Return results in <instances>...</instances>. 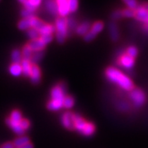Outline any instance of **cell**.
<instances>
[{
  "label": "cell",
  "instance_id": "obj_1",
  "mask_svg": "<svg viewBox=\"0 0 148 148\" xmlns=\"http://www.w3.org/2000/svg\"><path fill=\"white\" fill-rule=\"evenodd\" d=\"M105 74L110 82L116 84L121 88L129 92L134 89V83L132 79L119 70L110 66L106 70Z\"/></svg>",
  "mask_w": 148,
  "mask_h": 148
},
{
  "label": "cell",
  "instance_id": "obj_2",
  "mask_svg": "<svg viewBox=\"0 0 148 148\" xmlns=\"http://www.w3.org/2000/svg\"><path fill=\"white\" fill-rule=\"evenodd\" d=\"M74 125L75 129L85 136H91L95 131L94 124L86 121L78 114H74Z\"/></svg>",
  "mask_w": 148,
  "mask_h": 148
},
{
  "label": "cell",
  "instance_id": "obj_3",
  "mask_svg": "<svg viewBox=\"0 0 148 148\" xmlns=\"http://www.w3.org/2000/svg\"><path fill=\"white\" fill-rule=\"evenodd\" d=\"M55 29H56V39L58 42L63 44L67 36V20L66 18L60 17L56 20L55 22Z\"/></svg>",
  "mask_w": 148,
  "mask_h": 148
},
{
  "label": "cell",
  "instance_id": "obj_4",
  "mask_svg": "<svg viewBox=\"0 0 148 148\" xmlns=\"http://www.w3.org/2000/svg\"><path fill=\"white\" fill-rule=\"evenodd\" d=\"M129 97L134 106L139 107L144 105L146 102V95L140 88H134L130 92Z\"/></svg>",
  "mask_w": 148,
  "mask_h": 148
},
{
  "label": "cell",
  "instance_id": "obj_5",
  "mask_svg": "<svg viewBox=\"0 0 148 148\" xmlns=\"http://www.w3.org/2000/svg\"><path fill=\"white\" fill-rule=\"evenodd\" d=\"M51 97L53 101H64L65 97V87L64 85H58L51 90Z\"/></svg>",
  "mask_w": 148,
  "mask_h": 148
},
{
  "label": "cell",
  "instance_id": "obj_6",
  "mask_svg": "<svg viewBox=\"0 0 148 148\" xmlns=\"http://www.w3.org/2000/svg\"><path fill=\"white\" fill-rule=\"evenodd\" d=\"M61 124L68 130L75 129L74 125V114L71 112H66L61 116Z\"/></svg>",
  "mask_w": 148,
  "mask_h": 148
},
{
  "label": "cell",
  "instance_id": "obj_7",
  "mask_svg": "<svg viewBox=\"0 0 148 148\" xmlns=\"http://www.w3.org/2000/svg\"><path fill=\"white\" fill-rule=\"evenodd\" d=\"M57 4H58V14H60V17L65 18V16L67 15L70 12L68 7V0H58Z\"/></svg>",
  "mask_w": 148,
  "mask_h": 148
},
{
  "label": "cell",
  "instance_id": "obj_8",
  "mask_svg": "<svg viewBox=\"0 0 148 148\" xmlns=\"http://www.w3.org/2000/svg\"><path fill=\"white\" fill-rule=\"evenodd\" d=\"M27 45L29 46V48L31 49L32 51H34V52H37V51H42L45 49V45L42 42V40L40 39H34V40H31L27 44Z\"/></svg>",
  "mask_w": 148,
  "mask_h": 148
},
{
  "label": "cell",
  "instance_id": "obj_9",
  "mask_svg": "<svg viewBox=\"0 0 148 148\" xmlns=\"http://www.w3.org/2000/svg\"><path fill=\"white\" fill-rule=\"evenodd\" d=\"M30 81L34 85H37L40 82L41 80V70L37 65H33L32 71L30 74Z\"/></svg>",
  "mask_w": 148,
  "mask_h": 148
},
{
  "label": "cell",
  "instance_id": "obj_10",
  "mask_svg": "<svg viewBox=\"0 0 148 148\" xmlns=\"http://www.w3.org/2000/svg\"><path fill=\"white\" fill-rule=\"evenodd\" d=\"M119 64L125 69H131L134 64V59L125 54L120 57Z\"/></svg>",
  "mask_w": 148,
  "mask_h": 148
},
{
  "label": "cell",
  "instance_id": "obj_11",
  "mask_svg": "<svg viewBox=\"0 0 148 148\" xmlns=\"http://www.w3.org/2000/svg\"><path fill=\"white\" fill-rule=\"evenodd\" d=\"M6 124L9 126V128H11L12 129V131L16 134L20 135V136H23L24 131L22 129V128L20 125L19 123H15L14 121H12L10 118H7L6 119Z\"/></svg>",
  "mask_w": 148,
  "mask_h": 148
},
{
  "label": "cell",
  "instance_id": "obj_12",
  "mask_svg": "<svg viewBox=\"0 0 148 148\" xmlns=\"http://www.w3.org/2000/svg\"><path fill=\"white\" fill-rule=\"evenodd\" d=\"M135 18L140 21L147 23L148 20V12L143 6L138 7L135 10Z\"/></svg>",
  "mask_w": 148,
  "mask_h": 148
},
{
  "label": "cell",
  "instance_id": "obj_13",
  "mask_svg": "<svg viewBox=\"0 0 148 148\" xmlns=\"http://www.w3.org/2000/svg\"><path fill=\"white\" fill-rule=\"evenodd\" d=\"M109 33L110 39L113 42H116L119 38V32L115 22H110L109 24Z\"/></svg>",
  "mask_w": 148,
  "mask_h": 148
},
{
  "label": "cell",
  "instance_id": "obj_14",
  "mask_svg": "<svg viewBox=\"0 0 148 148\" xmlns=\"http://www.w3.org/2000/svg\"><path fill=\"white\" fill-rule=\"evenodd\" d=\"M91 23L88 21H84L77 26L76 29V33L79 36H85L91 29Z\"/></svg>",
  "mask_w": 148,
  "mask_h": 148
},
{
  "label": "cell",
  "instance_id": "obj_15",
  "mask_svg": "<svg viewBox=\"0 0 148 148\" xmlns=\"http://www.w3.org/2000/svg\"><path fill=\"white\" fill-rule=\"evenodd\" d=\"M45 8L47 11L52 15H56L58 14V4L57 1L54 0H48L45 2Z\"/></svg>",
  "mask_w": 148,
  "mask_h": 148
},
{
  "label": "cell",
  "instance_id": "obj_16",
  "mask_svg": "<svg viewBox=\"0 0 148 148\" xmlns=\"http://www.w3.org/2000/svg\"><path fill=\"white\" fill-rule=\"evenodd\" d=\"M21 65L22 68V74H23V76H26V77L30 76L32 71V66H33V64L30 63V61L27 60H22Z\"/></svg>",
  "mask_w": 148,
  "mask_h": 148
},
{
  "label": "cell",
  "instance_id": "obj_17",
  "mask_svg": "<svg viewBox=\"0 0 148 148\" xmlns=\"http://www.w3.org/2000/svg\"><path fill=\"white\" fill-rule=\"evenodd\" d=\"M63 107V101H53L51 100L49 103H47V108L51 111L60 110Z\"/></svg>",
  "mask_w": 148,
  "mask_h": 148
},
{
  "label": "cell",
  "instance_id": "obj_18",
  "mask_svg": "<svg viewBox=\"0 0 148 148\" xmlns=\"http://www.w3.org/2000/svg\"><path fill=\"white\" fill-rule=\"evenodd\" d=\"M18 27L21 30H28L32 28V18L21 20L18 23Z\"/></svg>",
  "mask_w": 148,
  "mask_h": 148
},
{
  "label": "cell",
  "instance_id": "obj_19",
  "mask_svg": "<svg viewBox=\"0 0 148 148\" xmlns=\"http://www.w3.org/2000/svg\"><path fill=\"white\" fill-rule=\"evenodd\" d=\"M29 138L27 136H20L19 138H16L15 140H14V147L18 148L21 147H23L24 145H27V144H29Z\"/></svg>",
  "mask_w": 148,
  "mask_h": 148
},
{
  "label": "cell",
  "instance_id": "obj_20",
  "mask_svg": "<svg viewBox=\"0 0 148 148\" xmlns=\"http://www.w3.org/2000/svg\"><path fill=\"white\" fill-rule=\"evenodd\" d=\"M9 72L14 76H19L22 74V68L21 64H12L9 67Z\"/></svg>",
  "mask_w": 148,
  "mask_h": 148
},
{
  "label": "cell",
  "instance_id": "obj_21",
  "mask_svg": "<svg viewBox=\"0 0 148 148\" xmlns=\"http://www.w3.org/2000/svg\"><path fill=\"white\" fill-rule=\"evenodd\" d=\"M56 30L55 29V26L52 25V24H45V26L39 32L40 36H45V35H52V33Z\"/></svg>",
  "mask_w": 148,
  "mask_h": 148
},
{
  "label": "cell",
  "instance_id": "obj_22",
  "mask_svg": "<svg viewBox=\"0 0 148 148\" xmlns=\"http://www.w3.org/2000/svg\"><path fill=\"white\" fill-rule=\"evenodd\" d=\"M46 23L43 22L41 20L38 19L36 18H32V28L36 29L37 31L39 32L45 26Z\"/></svg>",
  "mask_w": 148,
  "mask_h": 148
},
{
  "label": "cell",
  "instance_id": "obj_23",
  "mask_svg": "<svg viewBox=\"0 0 148 148\" xmlns=\"http://www.w3.org/2000/svg\"><path fill=\"white\" fill-rule=\"evenodd\" d=\"M13 64H21L22 61V54L18 49H14L12 52L11 55Z\"/></svg>",
  "mask_w": 148,
  "mask_h": 148
},
{
  "label": "cell",
  "instance_id": "obj_24",
  "mask_svg": "<svg viewBox=\"0 0 148 148\" xmlns=\"http://www.w3.org/2000/svg\"><path fill=\"white\" fill-rule=\"evenodd\" d=\"M103 29V23H102L101 21H97L92 26V27H91V29H90V30H91L94 34L97 35V33H101Z\"/></svg>",
  "mask_w": 148,
  "mask_h": 148
},
{
  "label": "cell",
  "instance_id": "obj_25",
  "mask_svg": "<svg viewBox=\"0 0 148 148\" xmlns=\"http://www.w3.org/2000/svg\"><path fill=\"white\" fill-rule=\"evenodd\" d=\"M32 55H33V51H31V49H29L27 45H26L23 48V51H22V57H23V60H30Z\"/></svg>",
  "mask_w": 148,
  "mask_h": 148
},
{
  "label": "cell",
  "instance_id": "obj_26",
  "mask_svg": "<svg viewBox=\"0 0 148 148\" xmlns=\"http://www.w3.org/2000/svg\"><path fill=\"white\" fill-rule=\"evenodd\" d=\"M43 55H44L43 51H37V52H35L34 54H33L31 59H30L29 61H30V63L33 65H36V63H38L39 60H41L42 59Z\"/></svg>",
  "mask_w": 148,
  "mask_h": 148
},
{
  "label": "cell",
  "instance_id": "obj_27",
  "mask_svg": "<svg viewBox=\"0 0 148 148\" xmlns=\"http://www.w3.org/2000/svg\"><path fill=\"white\" fill-rule=\"evenodd\" d=\"M74 104V99L71 96H65L64 101H63V107L66 109L72 108Z\"/></svg>",
  "mask_w": 148,
  "mask_h": 148
},
{
  "label": "cell",
  "instance_id": "obj_28",
  "mask_svg": "<svg viewBox=\"0 0 148 148\" xmlns=\"http://www.w3.org/2000/svg\"><path fill=\"white\" fill-rule=\"evenodd\" d=\"M21 16L23 18V19H29V18H35V12L34 11H31L29 9H23L21 13Z\"/></svg>",
  "mask_w": 148,
  "mask_h": 148
},
{
  "label": "cell",
  "instance_id": "obj_29",
  "mask_svg": "<svg viewBox=\"0 0 148 148\" xmlns=\"http://www.w3.org/2000/svg\"><path fill=\"white\" fill-rule=\"evenodd\" d=\"M10 119H12V121H14L15 123H20L21 120L22 119V116H21V113L20 112V111L15 110L12 111V113H11V116H10Z\"/></svg>",
  "mask_w": 148,
  "mask_h": 148
},
{
  "label": "cell",
  "instance_id": "obj_30",
  "mask_svg": "<svg viewBox=\"0 0 148 148\" xmlns=\"http://www.w3.org/2000/svg\"><path fill=\"white\" fill-rule=\"evenodd\" d=\"M27 36L29 39H31V40H34V39H39L40 35H39V33L37 31L36 29H33V28H30L29 29L27 30Z\"/></svg>",
  "mask_w": 148,
  "mask_h": 148
},
{
  "label": "cell",
  "instance_id": "obj_31",
  "mask_svg": "<svg viewBox=\"0 0 148 148\" xmlns=\"http://www.w3.org/2000/svg\"><path fill=\"white\" fill-rule=\"evenodd\" d=\"M138 54V51L135 46H130L127 49V55L132 58L134 59V58H136Z\"/></svg>",
  "mask_w": 148,
  "mask_h": 148
},
{
  "label": "cell",
  "instance_id": "obj_32",
  "mask_svg": "<svg viewBox=\"0 0 148 148\" xmlns=\"http://www.w3.org/2000/svg\"><path fill=\"white\" fill-rule=\"evenodd\" d=\"M79 3L76 0H68V7L70 12H76L78 8Z\"/></svg>",
  "mask_w": 148,
  "mask_h": 148
},
{
  "label": "cell",
  "instance_id": "obj_33",
  "mask_svg": "<svg viewBox=\"0 0 148 148\" xmlns=\"http://www.w3.org/2000/svg\"><path fill=\"white\" fill-rule=\"evenodd\" d=\"M123 16L125 18H134L135 17V10L129 9V8H126L123 11Z\"/></svg>",
  "mask_w": 148,
  "mask_h": 148
},
{
  "label": "cell",
  "instance_id": "obj_34",
  "mask_svg": "<svg viewBox=\"0 0 148 148\" xmlns=\"http://www.w3.org/2000/svg\"><path fill=\"white\" fill-rule=\"evenodd\" d=\"M124 3L126 4L128 6V8L132 10H136L138 8V2L134 0H125L124 1Z\"/></svg>",
  "mask_w": 148,
  "mask_h": 148
},
{
  "label": "cell",
  "instance_id": "obj_35",
  "mask_svg": "<svg viewBox=\"0 0 148 148\" xmlns=\"http://www.w3.org/2000/svg\"><path fill=\"white\" fill-rule=\"evenodd\" d=\"M20 2H21L22 4L23 5V6L25 7L26 9H29L31 10V11H34L35 12L36 8L35 6H33V5L32 4L31 2H30V0L28 1V0H23V1H20Z\"/></svg>",
  "mask_w": 148,
  "mask_h": 148
},
{
  "label": "cell",
  "instance_id": "obj_36",
  "mask_svg": "<svg viewBox=\"0 0 148 148\" xmlns=\"http://www.w3.org/2000/svg\"><path fill=\"white\" fill-rule=\"evenodd\" d=\"M67 20V27L70 29H76L77 27V23H76V21L73 18H66Z\"/></svg>",
  "mask_w": 148,
  "mask_h": 148
},
{
  "label": "cell",
  "instance_id": "obj_37",
  "mask_svg": "<svg viewBox=\"0 0 148 148\" xmlns=\"http://www.w3.org/2000/svg\"><path fill=\"white\" fill-rule=\"evenodd\" d=\"M39 39H41L42 42L45 45L49 44L53 40V36L52 35H45V36H41L39 37Z\"/></svg>",
  "mask_w": 148,
  "mask_h": 148
},
{
  "label": "cell",
  "instance_id": "obj_38",
  "mask_svg": "<svg viewBox=\"0 0 148 148\" xmlns=\"http://www.w3.org/2000/svg\"><path fill=\"white\" fill-rule=\"evenodd\" d=\"M95 37H96L95 34H94L91 30H89L88 33H86V35L84 36V40H85L86 42H91L92 41Z\"/></svg>",
  "mask_w": 148,
  "mask_h": 148
},
{
  "label": "cell",
  "instance_id": "obj_39",
  "mask_svg": "<svg viewBox=\"0 0 148 148\" xmlns=\"http://www.w3.org/2000/svg\"><path fill=\"white\" fill-rule=\"evenodd\" d=\"M19 124H20V125H21V127L22 129H23V131L27 130V129H29V122L27 120V119H22L21 120V122L19 123Z\"/></svg>",
  "mask_w": 148,
  "mask_h": 148
},
{
  "label": "cell",
  "instance_id": "obj_40",
  "mask_svg": "<svg viewBox=\"0 0 148 148\" xmlns=\"http://www.w3.org/2000/svg\"><path fill=\"white\" fill-rule=\"evenodd\" d=\"M123 11H120V10H117V11L113 12L112 15H111V18H113V20H119L123 18Z\"/></svg>",
  "mask_w": 148,
  "mask_h": 148
},
{
  "label": "cell",
  "instance_id": "obj_41",
  "mask_svg": "<svg viewBox=\"0 0 148 148\" xmlns=\"http://www.w3.org/2000/svg\"><path fill=\"white\" fill-rule=\"evenodd\" d=\"M129 104L126 103V102H120V103L118 104V108L119 110H123V111H125L127 110H129Z\"/></svg>",
  "mask_w": 148,
  "mask_h": 148
},
{
  "label": "cell",
  "instance_id": "obj_42",
  "mask_svg": "<svg viewBox=\"0 0 148 148\" xmlns=\"http://www.w3.org/2000/svg\"><path fill=\"white\" fill-rule=\"evenodd\" d=\"M0 148H15L14 146V144L12 142H6L3 144Z\"/></svg>",
  "mask_w": 148,
  "mask_h": 148
},
{
  "label": "cell",
  "instance_id": "obj_43",
  "mask_svg": "<svg viewBox=\"0 0 148 148\" xmlns=\"http://www.w3.org/2000/svg\"><path fill=\"white\" fill-rule=\"evenodd\" d=\"M18 148H33V145L31 144V143H29V144H27V145H24V146L21 147H18Z\"/></svg>",
  "mask_w": 148,
  "mask_h": 148
},
{
  "label": "cell",
  "instance_id": "obj_44",
  "mask_svg": "<svg viewBox=\"0 0 148 148\" xmlns=\"http://www.w3.org/2000/svg\"><path fill=\"white\" fill-rule=\"evenodd\" d=\"M143 7H144V8H145V9H146L147 11V12H148V2H146V3H144V5H143Z\"/></svg>",
  "mask_w": 148,
  "mask_h": 148
},
{
  "label": "cell",
  "instance_id": "obj_45",
  "mask_svg": "<svg viewBox=\"0 0 148 148\" xmlns=\"http://www.w3.org/2000/svg\"><path fill=\"white\" fill-rule=\"evenodd\" d=\"M147 24H148V20H147Z\"/></svg>",
  "mask_w": 148,
  "mask_h": 148
}]
</instances>
